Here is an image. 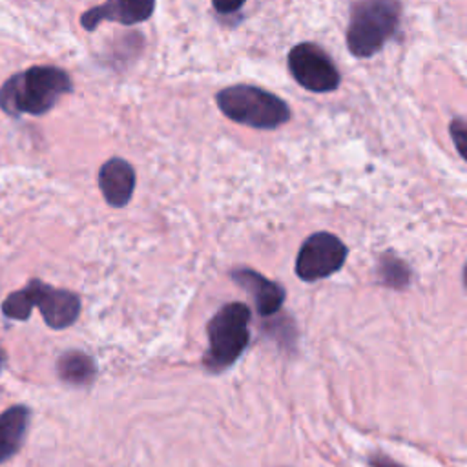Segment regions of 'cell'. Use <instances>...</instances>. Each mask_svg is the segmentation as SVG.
Instances as JSON below:
<instances>
[{
  "label": "cell",
  "instance_id": "3957f363",
  "mask_svg": "<svg viewBox=\"0 0 467 467\" xmlns=\"http://www.w3.org/2000/svg\"><path fill=\"white\" fill-rule=\"evenodd\" d=\"M250 308L241 301L223 305L208 321V348L202 356V367L219 374L230 368L244 352L250 341Z\"/></svg>",
  "mask_w": 467,
  "mask_h": 467
},
{
  "label": "cell",
  "instance_id": "277c9868",
  "mask_svg": "<svg viewBox=\"0 0 467 467\" xmlns=\"http://www.w3.org/2000/svg\"><path fill=\"white\" fill-rule=\"evenodd\" d=\"M400 0H358L350 7L347 47L358 58L376 55L400 27Z\"/></svg>",
  "mask_w": 467,
  "mask_h": 467
},
{
  "label": "cell",
  "instance_id": "30bf717a",
  "mask_svg": "<svg viewBox=\"0 0 467 467\" xmlns=\"http://www.w3.org/2000/svg\"><path fill=\"white\" fill-rule=\"evenodd\" d=\"M135 170L122 157L108 159L99 170V188L111 208H124L135 192Z\"/></svg>",
  "mask_w": 467,
  "mask_h": 467
},
{
  "label": "cell",
  "instance_id": "9a60e30c",
  "mask_svg": "<svg viewBox=\"0 0 467 467\" xmlns=\"http://www.w3.org/2000/svg\"><path fill=\"white\" fill-rule=\"evenodd\" d=\"M244 4H246V0H212L213 9H215L217 13H221V15L237 13Z\"/></svg>",
  "mask_w": 467,
  "mask_h": 467
},
{
  "label": "cell",
  "instance_id": "2e32d148",
  "mask_svg": "<svg viewBox=\"0 0 467 467\" xmlns=\"http://www.w3.org/2000/svg\"><path fill=\"white\" fill-rule=\"evenodd\" d=\"M368 465L370 467H403L400 465L398 462H394L392 458L381 454V452H374L370 458H368Z\"/></svg>",
  "mask_w": 467,
  "mask_h": 467
},
{
  "label": "cell",
  "instance_id": "8992f818",
  "mask_svg": "<svg viewBox=\"0 0 467 467\" xmlns=\"http://www.w3.org/2000/svg\"><path fill=\"white\" fill-rule=\"evenodd\" d=\"M288 71L301 88L314 93H330L341 84L334 60L314 42H299L288 51Z\"/></svg>",
  "mask_w": 467,
  "mask_h": 467
},
{
  "label": "cell",
  "instance_id": "e0dca14e",
  "mask_svg": "<svg viewBox=\"0 0 467 467\" xmlns=\"http://www.w3.org/2000/svg\"><path fill=\"white\" fill-rule=\"evenodd\" d=\"M5 363H7V354H5V350H4V347L0 345V374H2V370H4V367H5Z\"/></svg>",
  "mask_w": 467,
  "mask_h": 467
},
{
  "label": "cell",
  "instance_id": "7c38bea8",
  "mask_svg": "<svg viewBox=\"0 0 467 467\" xmlns=\"http://www.w3.org/2000/svg\"><path fill=\"white\" fill-rule=\"evenodd\" d=\"M57 374L66 385L84 389L95 381L97 363L82 350H66L57 359Z\"/></svg>",
  "mask_w": 467,
  "mask_h": 467
},
{
  "label": "cell",
  "instance_id": "9c48e42d",
  "mask_svg": "<svg viewBox=\"0 0 467 467\" xmlns=\"http://www.w3.org/2000/svg\"><path fill=\"white\" fill-rule=\"evenodd\" d=\"M230 277L235 285L246 290V294L254 299V305L259 316L263 317L274 316L283 306L286 297L285 288L279 283L265 277L263 274L243 266V268H234L230 272Z\"/></svg>",
  "mask_w": 467,
  "mask_h": 467
},
{
  "label": "cell",
  "instance_id": "52a82bcc",
  "mask_svg": "<svg viewBox=\"0 0 467 467\" xmlns=\"http://www.w3.org/2000/svg\"><path fill=\"white\" fill-rule=\"evenodd\" d=\"M347 244L330 232L308 235L296 257V275L306 283L336 274L347 261Z\"/></svg>",
  "mask_w": 467,
  "mask_h": 467
},
{
  "label": "cell",
  "instance_id": "5b68a950",
  "mask_svg": "<svg viewBox=\"0 0 467 467\" xmlns=\"http://www.w3.org/2000/svg\"><path fill=\"white\" fill-rule=\"evenodd\" d=\"M215 102L224 117L255 130H275L290 120V108L281 97L250 84L223 88Z\"/></svg>",
  "mask_w": 467,
  "mask_h": 467
},
{
  "label": "cell",
  "instance_id": "ac0fdd59",
  "mask_svg": "<svg viewBox=\"0 0 467 467\" xmlns=\"http://www.w3.org/2000/svg\"><path fill=\"white\" fill-rule=\"evenodd\" d=\"M462 277H463V286H465V290H467V261H465V265H463V274H462Z\"/></svg>",
  "mask_w": 467,
  "mask_h": 467
},
{
  "label": "cell",
  "instance_id": "6da1fadb",
  "mask_svg": "<svg viewBox=\"0 0 467 467\" xmlns=\"http://www.w3.org/2000/svg\"><path fill=\"white\" fill-rule=\"evenodd\" d=\"M73 91L69 75L57 66H31L0 86V109L9 117L44 115L62 95Z\"/></svg>",
  "mask_w": 467,
  "mask_h": 467
},
{
  "label": "cell",
  "instance_id": "5bb4252c",
  "mask_svg": "<svg viewBox=\"0 0 467 467\" xmlns=\"http://www.w3.org/2000/svg\"><path fill=\"white\" fill-rule=\"evenodd\" d=\"M449 133L456 151L467 162V122L463 119H452L449 124Z\"/></svg>",
  "mask_w": 467,
  "mask_h": 467
},
{
  "label": "cell",
  "instance_id": "ba28073f",
  "mask_svg": "<svg viewBox=\"0 0 467 467\" xmlns=\"http://www.w3.org/2000/svg\"><path fill=\"white\" fill-rule=\"evenodd\" d=\"M157 0H106L80 15V26L93 31L102 22H119L122 26H135L146 22L155 11Z\"/></svg>",
  "mask_w": 467,
  "mask_h": 467
},
{
  "label": "cell",
  "instance_id": "4fadbf2b",
  "mask_svg": "<svg viewBox=\"0 0 467 467\" xmlns=\"http://www.w3.org/2000/svg\"><path fill=\"white\" fill-rule=\"evenodd\" d=\"M378 277L385 286L405 288L410 281V268L403 259L392 254H383L378 263Z\"/></svg>",
  "mask_w": 467,
  "mask_h": 467
},
{
  "label": "cell",
  "instance_id": "8fae6325",
  "mask_svg": "<svg viewBox=\"0 0 467 467\" xmlns=\"http://www.w3.org/2000/svg\"><path fill=\"white\" fill-rule=\"evenodd\" d=\"M31 410L26 405H11L0 412V465L13 458L26 441Z\"/></svg>",
  "mask_w": 467,
  "mask_h": 467
},
{
  "label": "cell",
  "instance_id": "7a4b0ae2",
  "mask_svg": "<svg viewBox=\"0 0 467 467\" xmlns=\"http://www.w3.org/2000/svg\"><path fill=\"white\" fill-rule=\"evenodd\" d=\"M35 306L46 325L55 330L71 327L80 316V297L75 292L51 286L40 279H29L26 286L11 292L2 301V314L9 319L26 321Z\"/></svg>",
  "mask_w": 467,
  "mask_h": 467
}]
</instances>
